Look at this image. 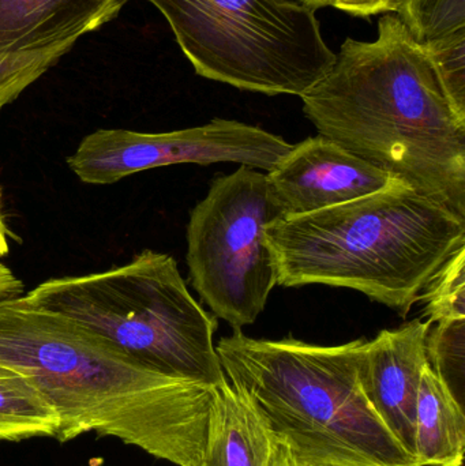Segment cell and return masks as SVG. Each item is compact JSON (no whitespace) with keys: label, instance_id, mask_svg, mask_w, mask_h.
Segmentation results:
<instances>
[{"label":"cell","instance_id":"6da1fadb","mask_svg":"<svg viewBox=\"0 0 465 466\" xmlns=\"http://www.w3.org/2000/svg\"><path fill=\"white\" fill-rule=\"evenodd\" d=\"M0 364L29 378L55 408L59 442L97 432L177 466H201L216 386L149 371L25 295L0 299Z\"/></svg>","mask_w":465,"mask_h":466},{"label":"cell","instance_id":"7a4b0ae2","mask_svg":"<svg viewBox=\"0 0 465 466\" xmlns=\"http://www.w3.org/2000/svg\"><path fill=\"white\" fill-rule=\"evenodd\" d=\"M300 98L319 136L465 218V117L395 13L376 40L346 38Z\"/></svg>","mask_w":465,"mask_h":466},{"label":"cell","instance_id":"3957f363","mask_svg":"<svg viewBox=\"0 0 465 466\" xmlns=\"http://www.w3.org/2000/svg\"><path fill=\"white\" fill-rule=\"evenodd\" d=\"M278 285L358 290L407 318L439 268L465 247V218L398 180L268 228Z\"/></svg>","mask_w":465,"mask_h":466},{"label":"cell","instance_id":"277c9868","mask_svg":"<svg viewBox=\"0 0 465 466\" xmlns=\"http://www.w3.org/2000/svg\"><path fill=\"white\" fill-rule=\"evenodd\" d=\"M363 342L325 347L235 330L216 350L227 380L300 466H420L363 394Z\"/></svg>","mask_w":465,"mask_h":466},{"label":"cell","instance_id":"5b68a950","mask_svg":"<svg viewBox=\"0 0 465 466\" xmlns=\"http://www.w3.org/2000/svg\"><path fill=\"white\" fill-rule=\"evenodd\" d=\"M25 296L149 371L209 386L227 380L216 350L217 318L193 298L171 255L145 249L125 265L51 279Z\"/></svg>","mask_w":465,"mask_h":466},{"label":"cell","instance_id":"8992f818","mask_svg":"<svg viewBox=\"0 0 465 466\" xmlns=\"http://www.w3.org/2000/svg\"><path fill=\"white\" fill-rule=\"evenodd\" d=\"M199 76L246 92L300 96L335 62L317 10L298 0H147Z\"/></svg>","mask_w":465,"mask_h":466},{"label":"cell","instance_id":"52a82bcc","mask_svg":"<svg viewBox=\"0 0 465 466\" xmlns=\"http://www.w3.org/2000/svg\"><path fill=\"white\" fill-rule=\"evenodd\" d=\"M283 218L267 174L245 166L216 177L190 212L191 285L212 314L234 330L256 323L278 285L267 231Z\"/></svg>","mask_w":465,"mask_h":466},{"label":"cell","instance_id":"ba28073f","mask_svg":"<svg viewBox=\"0 0 465 466\" xmlns=\"http://www.w3.org/2000/svg\"><path fill=\"white\" fill-rule=\"evenodd\" d=\"M291 147L258 126L216 117L168 133L101 128L82 139L67 164L81 182L103 186L177 164L237 163L269 172Z\"/></svg>","mask_w":465,"mask_h":466},{"label":"cell","instance_id":"9c48e42d","mask_svg":"<svg viewBox=\"0 0 465 466\" xmlns=\"http://www.w3.org/2000/svg\"><path fill=\"white\" fill-rule=\"evenodd\" d=\"M267 177L284 218L347 204L399 180L322 136L292 145Z\"/></svg>","mask_w":465,"mask_h":466},{"label":"cell","instance_id":"30bf717a","mask_svg":"<svg viewBox=\"0 0 465 466\" xmlns=\"http://www.w3.org/2000/svg\"><path fill=\"white\" fill-rule=\"evenodd\" d=\"M430 328V323L414 319L382 330L370 341L365 339L358 369L369 404L415 461V416L423 370L428 366L426 337Z\"/></svg>","mask_w":465,"mask_h":466},{"label":"cell","instance_id":"8fae6325","mask_svg":"<svg viewBox=\"0 0 465 466\" xmlns=\"http://www.w3.org/2000/svg\"><path fill=\"white\" fill-rule=\"evenodd\" d=\"M130 0H0V54L38 51L95 32Z\"/></svg>","mask_w":465,"mask_h":466},{"label":"cell","instance_id":"7c38bea8","mask_svg":"<svg viewBox=\"0 0 465 466\" xmlns=\"http://www.w3.org/2000/svg\"><path fill=\"white\" fill-rule=\"evenodd\" d=\"M278 441L228 380L216 386L201 466H275Z\"/></svg>","mask_w":465,"mask_h":466},{"label":"cell","instance_id":"4fadbf2b","mask_svg":"<svg viewBox=\"0 0 465 466\" xmlns=\"http://www.w3.org/2000/svg\"><path fill=\"white\" fill-rule=\"evenodd\" d=\"M465 413L428 366L423 370L415 416V451L420 466H463Z\"/></svg>","mask_w":465,"mask_h":466},{"label":"cell","instance_id":"5bb4252c","mask_svg":"<svg viewBox=\"0 0 465 466\" xmlns=\"http://www.w3.org/2000/svg\"><path fill=\"white\" fill-rule=\"evenodd\" d=\"M59 430V415L29 378L0 364V441L56 438Z\"/></svg>","mask_w":465,"mask_h":466},{"label":"cell","instance_id":"9a60e30c","mask_svg":"<svg viewBox=\"0 0 465 466\" xmlns=\"http://www.w3.org/2000/svg\"><path fill=\"white\" fill-rule=\"evenodd\" d=\"M395 14L422 46L465 35V0H399Z\"/></svg>","mask_w":465,"mask_h":466},{"label":"cell","instance_id":"2e32d148","mask_svg":"<svg viewBox=\"0 0 465 466\" xmlns=\"http://www.w3.org/2000/svg\"><path fill=\"white\" fill-rule=\"evenodd\" d=\"M428 364L445 388L464 407L465 319L440 322L426 337Z\"/></svg>","mask_w":465,"mask_h":466},{"label":"cell","instance_id":"e0dca14e","mask_svg":"<svg viewBox=\"0 0 465 466\" xmlns=\"http://www.w3.org/2000/svg\"><path fill=\"white\" fill-rule=\"evenodd\" d=\"M423 290L420 300L425 303L426 322L465 319V247L439 268Z\"/></svg>","mask_w":465,"mask_h":466},{"label":"cell","instance_id":"ac0fdd59","mask_svg":"<svg viewBox=\"0 0 465 466\" xmlns=\"http://www.w3.org/2000/svg\"><path fill=\"white\" fill-rule=\"evenodd\" d=\"M76 43L38 51L0 54V111L14 103L30 85L54 67Z\"/></svg>","mask_w":465,"mask_h":466},{"label":"cell","instance_id":"d6986e66","mask_svg":"<svg viewBox=\"0 0 465 466\" xmlns=\"http://www.w3.org/2000/svg\"><path fill=\"white\" fill-rule=\"evenodd\" d=\"M423 48L433 62L450 103L465 117V35Z\"/></svg>","mask_w":465,"mask_h":466},{"label":"cell","instance_id":"ffe728a7","mask_svg":"<svg viewBox=\"0 0 465 466\" xmlns=\"http://www.w3.org/2000/svg\"><path fill=\"white\" fill-rule=\"evenodd\" d=\"M399 0H318V8L333 7L354 16L395 13Z\"/></svg>","mask_w":465,"mask_h":466},{"label":"cell","instance_id":"44dd1931","mask_svg":"<svg viewBox=\"0 0 465 466\" xmlns=\"http://www.w3.org/2000/svg\"><path fill=\"white\" fill-rule=\"evenodd\" d=\"M24 295V282L13 270L0 262V299L18 298Z\"/></svg>","mask_w":465,"mask_h":466},{"label":"cell","instance_id":"7402d4cb","mask_svg":"<svg viewBox=\"0 0 465 466\" xmlns=\"http://www.w3.org/2000/svg\"><path fill=\"white\" fill-rule=\"evenodd\" d=\"M10 236L11 232L3 213V191L0 188V258L5 257L10 251V240H8Z\"/></svg>","mask_w":465,"mask_h":466},{"label":"cell","instance_id":"603a6c76","mask_svg":"<svg viewBox=\"0 0 465 466\" xmlns=\"http://www.w3.org/2000/svg\"><path fill=\"white\" fill-rule=\"evenodd\" d=\"M275 466H300L291 451L280 441H278V451H276Z\"/></svg>","mask_w":465,"mask_h":466},{"label":"cell","instance_id":"cb8c5ba5","mask_svg":"<svg viewBox=\"0 0 465 466\" xmlns=\"http://www.w3.org/2000/svg\"><path fill=\"white\" fill-rule=\"evenodd\" d=\"M298 2L303 3V5H308V7L316 8L318 10V0H298Z\"/></svg>","mask_w":465,"mask_h":466}]
</instances>
